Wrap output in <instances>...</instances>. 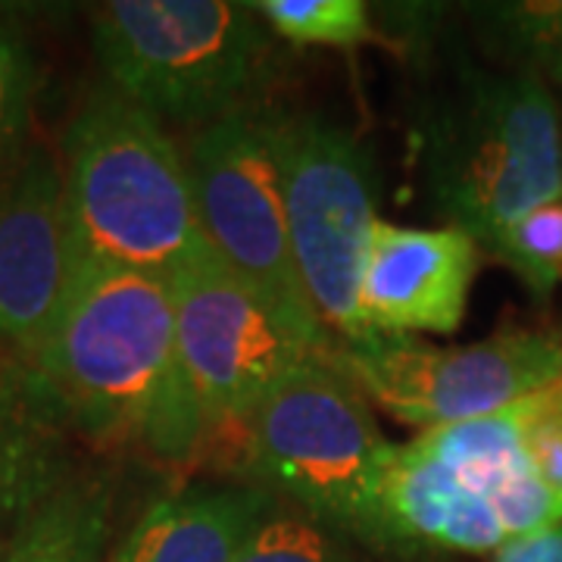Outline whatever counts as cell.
I'll list each match as a JSON object with an SVG mask.
<instances>
[{
	"label": "cell",
	"instance_id": "cell-1",
	"mask_svg": "<svg viewBox=\"0 0 562 562\" xmlns=\"http://www.w3.org/2000/svg\"><path fill=\"white\" fill-rule=\"evenodd\" d=\"M172 384L147 447L162 460H191L220 431L241 428L284 379L335 360V338L303 328L206 250L172 276Z\"/></svg>",
	"mask_w": 562,
	"mask_h": 562
},
{
	"label": "cell",
	"instance_id": "cell-2",
	"mask_svg": "<svg viewBox=\"0 0 562 562\" xmlns=\"http://www.w3.org/2000/svg\"><path fill=\"white\" fill-rule=\"evenodd\" d=\"M63 150L79 260L172 279L210 250L181 144L154 113L103 85L69 122Z\"/></svg>",
	"mask_w": 562,
	"mask_h": 562
},
{
	"label": "cell",
	"instance_id": "cell-3",
	"mask_svg": "<svg viewBox=\"0 0 562 562\" xmlns=\"http://www.w3.org/2000/svg\"><path fill=\"white\" fill-rule=\"evenodd\" d=\"M419 162L443 225L484 250L562 194L560 103L535 76L462 63L422 113Z\"/></svg>",
	"mask_w": 562,
	"mask_h": 562
},
{
	"label": "cell",
	"instance_id": "cell-4",
	"mask_svg": "<svg viewBox=\"0 0 562 562\" xmlns=\"http://www.w3.org/2000/svg\"><path fill=\"white\" fill-rule=\"evenodd\" d=\"M172 281L81 260L50 335L25 366L69 428L144 443L172 384Z\"/></svg>",
	"mask_w": 562,
	"mask_h": 562
},
{
	"label": "cell",
	"instance_id": "cell-5",
	"mask_svg": "<svg viewBox=\"0 0 562 562\" xmlns=\"http://www.w3.org/2000/svg\"><path fill=\"white\" fill-rule=\"evenodd\" d=\"M254 484L344 541L382 543V494L394 443L335 360L297 369L244 425Z\"/></svg>",
	"mask_w": 562,
	"mask_h": 562
},
{
	"label": "cell",
	"instance_id": "cell-6",
	"mask_svg": "<svg viewBox=\"0 0 562 562\" xmlns=\"http://www.w3.org/2000/svg\"><path fill=\"white\" fill-rule=\"evenodd\" d=\"M106 85L188 132L250 110L272 57L254 3L113 0L91 16Z\"/></svg>",
	"mask_w": 562,
	"mask_h": 562
},
{
	"label": "cell",
	"instance_id": "cell-7",
	"mask_svg": "<svg viewBox=\"0 0 562 562\" xmlns=\"http://www.w3.org/2000/svg\"><path fill=\"white\" fill-rule=\"evenodd\" d=\"M303 294L335 344L357 341L360 269L379 216L375 160L360 135L322 113H266Z\"/></svg>",
	"mask_w": 562,
	"mask_h": 562
},
{
	"label": "cell",
	"instance_id": "cell-8",
	"mask_svg": "<svg viewBox=\"0 0 562 562\" xmlns=\"http://www.w3.org/2000/svg\"><path fill=\"white\" fill-rule=\"evenodd\" d=\"M335 362L362 397L422 431L494 416L562 379V338L503 328L475 344L362 335L335 347Z\"/></svg>",
	"mask_w": 562,
	"mask_h": 562
},
{
	"label": "cell",
	"instance_id": "cell-9",
	"mask_svg": "<svg viewBox=\"0 0 562 562\" xmlns=\"http://www.w3.org/2000/svg\"><path fill=\"white\" fill-rule=\"evenodd\" d=\"M181 154L210 250L288 319L325 331L303 294L291 250L269 116L250 106L210 122L188 132Z\"/></svg>",
	"mask_w": 562,
	"mask_h": 562
},
{
	"label": "cell",
	"instance_id": "cell-10",
	"mask_svg": "<svg viewBox=\"0 0 562 562\" xmlns=\"http://www.w3.org/2000/svg\"><path fill=\"white\" fill-rule=\"evenodd\" d=\"M79 262L63 169L47 150L29 147L0 176V362L25 366L38 353Z\"/></svg>",
	"mask_w": 562,
	"mask_h": 562
},
{
	"label": "cell",
	"instance_id": "cell-11",
	"mask_svg": "<svg viewBox=\"0 0 562 562\" xmlns=\"http://www.w3.org/2000/svg\"><path fill=\"white\" fill-rule=\"evenodd\" d=\"M479 244L457 225L379 220L360 269V316L375 335H453L479 276Z\"/></svg>",
	"mask_w": 562,
	"mask_h": 562
},
{
	"label": "cell",
	"instance_id": "cell-12",
	"mask_svg": "<svg viewBox=\"0 0 562 562\" xmlns=\"http://www.w3.org/2000/svg\"><path fill=\"white\" fill-rule=\"evenodd\" d=\"M509 535L494 506L475 494L419 443L394 450L382 494L379 553H501Z\"/></svg>",
	"mask_w": 562,
	"mask_h": 562
},
{
	"label": "cell",
	"instance_id": "cell-13",
	"mask_svg": "<svg viewBox=\"0 0 562 562\" xmlns=\"http://www.w3.org/2000/svg\"><path fill=\"white\" fill-rule=\"evenodd\" d=\"M279 503L257 484H191L154 501L103 562H235Z\"/></svg>",
	"mask_w": 562,
	"mask_h": 562
},
{
	"label": "cell",
	"instance_id": "cell-14",
	"mask_svg": "<svg viewBox=\"0 0 562 562\" xmlns=\"http://www.w3.org/2000/svg\"><path fill=\"white\" fill-rule=\"evenodd\" d=\"M413 441L494 506L509 543L562 525V503L543 487L525 457L513 409L428 428Z\"/></svg>",
	"mask_w": 562,
	"mask_h": 562
},
{
	"label": "cell",
	"instance_id": "cell-15",
	"mask_svg": "<svg viewBox=\"0 0 562 562\" xmlns=\"http://www.w3.org/2000/svg\"><path fill=\"white\" fill-rule=\"evenodd\" d=\"M66 422L22 362H0V543L66 479Z\"/></svg>",
	"mask_w": 562,
	"mask_h": 562
},
{
	"label": "cell",
	"instance_id": "cell-16",
	"mask_svg": "<svg viewBox=\"0 0 562 562\" xmlns=\"http://www.w3.org/2000/svg\"><path fill=\"white\" fill-rule=\"evenodd\" d=\"M113 535V487L101 475H69L32 509L0 550V562H103Z\"/></svg>",
	"mask_w": 562,
	"mask_h": 562
},
{
	"label": "cell",
	"instance_id": "cell-17",
	"mask_svg": "<svg viewBox=\"0 0 562 562\" xmlns=\"http://www.w3.org/2000/svg\"><path fill=\"white\" fill-rule=\"evenodd\" d=\"M482 44L509 72L562 88V0H497L465 7Z\"/></svg>",
	"mask_w": 562,
	"mask_h": 562
},
{
	"label": "cell",
	"instance_id": "cell-18",
	"mask_svg": "<svg viewBox=\"0 0 562 562\" xmlns=\"http://www.w3.org/2000/svg\"><path fill=\"white\" fill-rule=\"evenodd\" d=\"M254 10L272 35L297 47L353 50L375 41L366 0H260Z\"/></svg>",
	"mask_w": 562,
	"mask_h": 562
},
{
	"label": "cell",
	"instance_id": "cell-19",
	"mask_svg": "<svg viewBox=\"0 0 562 562\" xmlns=\"http://www.w3.org/2000/svg\"><path fill=\"white\" fill-rule=\"evenodd\" d=\"M484 250L513 269L531 294L550 297L562 288V194L509 222Z\"/></svg>",
	"mask_w": 562,
	"mask_h": 562
},
{
	"label": "cell",
	"instance_id": "cell-20",
	"mask_svg": "<svg viewBox=\"0 0 562 562\" xmlns=\"http://www.w3.org/2000/svg\"><path fill=\"white\" fill-rule=\"evenodd\" d=\"M235 562H360L344 538L301 509L276 503L254 528Z\"/></svg>",
	"mask_w": 562,
	"mask_h": 562
},
{
	"label": "cell",
	"instance_id": "cell-21",
	"mask_svg": "<svg viewBox=\"0 0 562 562\" xmlns=\"http://www.w3.org/2000/svg\"><path fill=\"white\" fill-rule=\"evenodd\" d=\"M509 409L516 416L525 457L535 475L562 503V379L528 394Z\"/></svg>",
	"mask_w": 562,
	"mask_h": 562
},
{
	"label": "cell",
	"instance_id": "cell-22",
	"mask_svg": "<svg viewBox=\"0 0 562 562\" xmlns=\"http://www.w3.org/2000/svg\"><path fill=\"white\" fill-rule=\"evenodd\" d=\"M35 69L20 41L0 32V176L29 154L25 132L32 116Z\"/></svg>",
	"mask_w": 562,
	"mask_h": 562
},
{
	"label": "cell",
	"instance_id": "cell-23",
	"mask_svg": "<svg viewBox=\"0 0 562 562\" xmlns=\"http://www.w3.org/2000/svg\"><path fill=\"white\" fill-rule=\"evenodd\" d=\"M497 562H562V525L503 547Z\"/></svg>",
	"mask_w": 562,
	"mask_h": 562
},
{
	"label": "cell",
	"instance_id": "cell-24",
	"mask_svg": "<svg viewBox=\"0 0 562 562\" xmlns=\"http://www.w3.org/2000/svg\"><path fill=\"white\" fill-rule=\"evenodd\" d=\"M3 543H7V541H3ZM3 543H0V550H3Z\"/></svg>",
	"mask_w": 562,
	"mask_h": 562
}]
</instances>
